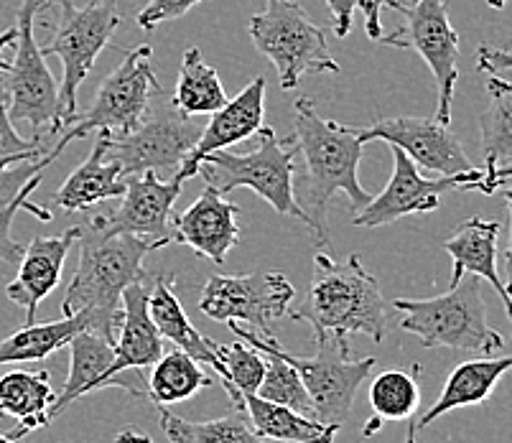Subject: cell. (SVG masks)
Segmentation results:
<instances>
[{"mask_svg":"<svg viewBox=\"0 0 512 443\" xmlns=\"http://www.w3.org/2000/svg\"><path fill=\"white\" fill-rule=\"evenodd\" d=\"M120 23H123V16H120L115 0H85V3L59 0L54 36L41 49V54L57 57L62 62L64 77L59 85V110H62L64 130L79 115V87L90 77L97 57L113 41Z\"/></svg>","mask_w":512,"mask_h":443,"instance_id":"6","label":"cell"},{"mask_svg":"<svg viewBox=\"0 0 512 443\" xmlns=\"http://www.w3.org/2000/svg\"><path fill=\"white\" fill-rule=\"evenodd\" d=\"M184 179H158V174L130 176L125 181L123 204L107 214H90L85 225L100 235H141L151 240H171L174 204L181 197Z\"/></svg>","mask_w":512,"mask_h":443,"instance_id":"15","label":"cell"},{"mask_svg":"<svg viewBox=\"0 0 512 443\" xmlns=\"http://www.w3.org/2000/svg\"><path fill=\"white\" fill-rule=\"evenodd\" d=\"M59 148L54 146L44 158L34 153H21V156H0V209H6L13 199L21 194V189L29 184L34 176H39L46 166L59 158Z\"/></svg>","mask_w":512,"mask_h":443,"instance_id":"35","label":"cell"},{"mask_svg":"<svg viewBox=\"0 0 512 443\" xmlns=\"http://www.w3.org/2000/svg\"><path fill=\"white\" fill-rule=\"evenodd\" d=\"M82 258L77 273L64 293V316L92 311L105 321L110 331H118L123 316V291L138 281H146L143 260L171 240H151L141 235H100L82 225Z\"/></svg>","mask_w":512,"mask_h":443,"instance_id":"3","label":"cell"},{"mask_svg":"<svg viewBox=\"0 0 512 443\" xmlns=\"http://www.w3.org/2000/svg\"><path fill=\"white\" fill-rule=\"evenodd\" d=\"M360 138L362 143L385 141L403 148L416 166L439 176L467 174L477 169L449 125L436 118H383L370 128H360Z\"/></svg>","mask_w":512,"mask_h":443,"instance_id":"16","label":"cell"},{"mask_svg":"<svg viewBox=\"0 0 512 443\" xmlns=\"http://www.w3.org/2000/svg\"><path fill=\"white\" fill-rule=\"evenodd\" d=\"M174 242L189 245L199 258L225 265L232 247L240 242L237 225V204L227 202L225 194L207 184L192 207L171 217Z\"/></svg>","mask_w":512,"mask_h":443,"instance_id":"18","label":"cell"},{"mask_svg":"<svg viewBox=\"0 0 512 443\" xmlns=\"http://www.w3.org/2000/svg\"><path fill=\"white\" fill-rule=\"evenodd\" d=\"M69 347V375L64 387L59 390V395L54 398V403L49 405V423L62 415L74 400H79L82 395L97 393V390H105L107 387V370L113 365L115 349L113 342L107 337H102L100 331L85 329L79 331L77 337L67 344Z\"/></svg>","mask_w":512,"mask_h":443,"instance_id":"26","label":"cell"},{"mask_svg":"<svg viewBox=\"0 0 512 443\" xmlns=\"http://www.w3.org/2000/svg\"><path fill=\"white\" fill-rule=\"evenodd\" d=\"M44 8V0H23L16 18V46H13V62L6 74L8 115L11 120H23L34 128L57 135L64 130L62 110H59V85L51 69L46 67V57L36 44L34 26L36 16Z\"/></svg>","mask_w":512,"mask_h":443,"instance_id":"9","label":"cell"},{"mask_svg":"<svg viewBox=\"0 0 512 443\" xmlns=\"http://www.w3.org/2000/svg\"><path fill=\"white\" fill-rule=\"evenodd\" d=\"M510 179L512 163H500V166H495V163H484V179L479 191H482V194H495V191L500 189L502 184H507Z\"/></svg>","mask_w":512,"mask_h":443,"instance_id":"42","label":"cell"},{"mask_svg":"<svg viewBox=\"0 0 512 443\" xmlns=\"http://www.w3.org/2000/svg\"><path fill=\"white\" fill-rule=\"evenodd\" d=\"M197 3L202 0H148L136 21L143 31H156L161 23L186 16Z\"/></svg>","mask_w":512,"mask_h":443,"instance_id":"37","label":"cell"},{"mask_svg":"<svg viewBox=\"0 0 512 443\" xmlns=\"http://www.w3.org/2000/svg\"><path fill=\"white\" fill-rule=\"evenodd\" d=\"M115 359L107 370V387H123L136 398H148L146 382L128 380L130 370H148L164 354V337L148 314V286L138 281L123 291V316L115 331Z\"/></svg>","mask_w":512,"mask_h":443,"instance_id":"17","label":"cell"},{"mask_svg":"<svg viewBox=\"0 0 512 443\" xmlns=\"http://www.w3.org/2000/svg\"><path fill=\"white\" fill-rule=\"evenodd\" d=\"M512 370V357H482L469 359L454 367L446 380L444 390H441L439 400H436L426 413L413 423L416 428H426L434 421H439L441 415L451 413L456 408H472V405H482L484 400H490L492 390L497 382Z\"/></svg>","mask_w":512,"mask_h":443,"instance_id":"27","label":"cell"},{"mask_svg":"<svg viewBox=\"0 0 512 443\" xmlns=\"http://www.w3.org/2000/svg\"><path fill=\"white\" fill-rule=\"evenodd\" d=\"M293 138L299 153H304V212L311 219V235L324 247L329 245L327 235V204L334 194H344L352 204V212L370 202V194L362 189L357 171L362 161L360 128H347L316 113L314 100L301 97L293 105Z\"/></svg>","mask_w":512,"mask_h":443,"instance_id":"1","label":"cell"},{"mask_svg":"<svg viewBox=\"0 0 512 443\" xmlns=\"http://www.w3.org/2000/svg\"><path fill=\"white\" fill-rule=\"evenodd\" d=\"M477 69L487 74L505 72L512 69V51L510 49H497V46H479L477 51Z\"/></svg>","mask_w":512,"mask_h":443,"instance_id":"40","label":"cell"},{"mask_svg":"<svg viewBox=\"0 0 512 443\" xmlns=\"http://www.w3.org/2000/svg\"><path fill=\"white\" fill-rule=\"evenodd\" d=\"M497 237H500V222L482 217H469L467 222L456 227L454 235L444 240V250L454 260L451 270V286L462 281L464 275L484 278L497 291L505 303V311L512 321V296L497 273Z\"/></svg>","mask_w":512,"mask_h":443,"instance_id":"22","label":"cell"},{"mask_svg":"<svg viewBox=\"0 0 512 443\" xmlns=\"http://www.w3.org/2000/svg\"><path fill=\"white\" fill-rule=\"evenodd\" d=\"M296 288L278 270L250 275H212L202 288L199 311L214 321L253 326L263 337H276V321L288 316Z\"/></svg>","mask_w":512,"mask_h":443,"instance_id":"12","label":"cell"},{"mask_svg":"<svg viewBox=\"0 0 512 443\" xmlns=\"http://www.w3.org/2000/svg\"><path fill=\"white\" fill-rule=\"evenodd\" d=\"M214 354L220 359V380L227 385L237 387L240 393H258L260 382L265 375V357L248 342L235 344H217L214 342Z\"/></svg>","mask_w":512,"mask_h":443,"instance_id":"34","label":"cell"},{"mask_svg":"<svg viewBox=\"0 0 512 443\" xmlns=\"http://www.w3.org/2000/svg\"><path fill=\"white\" fill-rule=\"evenodd\" d=\"M416 433H418V428L411 426V431H408V443H416Z\"/></svg>","mask_w":512,"mask_h":443,"instance_id":"47","label":"cell"},{"mask_svg":"<svg viewBox=\"0 0 512 443\" xmlns=\"http://www.w3.org/2000/svg\"><path fill=\"white\" fill-rule=\"evenodd\" d=\"M82 237V225L69 227L51 237H34L31 245L23 250L21 268L18 275L6 286V296L16 306L26 311V324H36V311L44 298L54 293V288L62 281L64 260L69 250Z\"/></svg>","mask_w":512,"mask_h":443,"instance_id":"20","label":"cell"},{"mask_svg":"<svg viewBox=\"0 0 512 443\" xmlns=\"http://www.w3.org/2000/svg\"><path fill=\"white\" fill-rule=\"evenodd\" d=\"M202 128L192 118L181 115L171 97L158 92L148 105L141 123L123 135L110 133L107 156L120 166L123 176L174 174L197 146Z\"/></svg>","mask_w":512,"mask_h":443,"instance_id":"8","label":"cell"},{"mask_svg":"<svg viewBox=\"0 0 512 443\" xmlns=\"http://www.w3.org/2000/svg\"><path fill=\"white\" fill-rule=\"evenodd\" d=\"M54 398L57 393L46 370H11L0 375V415L18 421V428L8 431V436L21 441L26 433L49 426L46 413Z\"/></svg>","mask_w":512,"mask_h":443,"instance_id":"28","label":"cell"},{"mask_svg":"<svg viewBox=\"0 0 512 443\" xmlns=\"http://www.w3.org/2000/svg\"><path fill=\"white\" fill-rule=\"evenodd\" d=\"M110 146V133L97 130V141L92 146L90 156L79 163L69 174V179L54 194V207L64 214L87 212L95 204L110 202L125 194V179L118 163L107 156Z\"/></svg>","mask_w":512,"mask_h":443,"instance_id":"21","label":"cell"},{"mask_svg":"<svg viewBox=\"0 0 512 443\" xmlns=\"http://www.w3.org/2000/svg\"><path fill=\"white\" fill-rule=\"evenodd\" d=\"M158 426L171 443H276L258 436L248 418L237 410L235 415L214 418V421H186L171 413L166 405L158 408Z\"/></svg>","mask_w":512,"mask_h":443,"instance_id":"32","label":"cell"},{"mask_svg":"<svg viewBox=\"0 0 512 443\" xmlns=\"http://www.w3.org/2000/svg\"><path fill=\"white\" fill-rule=\"evenodd\" d=\"M0 443H18L16 438H11L8 433H0Z\"/></svg>","mask_w":512,"mask_h":443,"instance_id":"48","label":"cell"},{"mask_svg":"<svg viewBox=\"0 0 512 443\" xmlns=\"http://www.w3.org/2000/svg\"><path fill=\"white\" fill-rule=\"evenodd\" d=\"M296 153H299V146H296L293 135L281 141L273 128L263 125L258 130V146L253 151L230 153L222 148V151L209 153L199 163V174L220 194H230L235 189H253L278 214L301 219L311 230L309 214L304 212L296 199V191H293Z\"/></svg>","mask_w":512,"mask_h":443,"instance_id":"5","label":"cell"},{"mask_svg":"<svg viewBox=\"0 0 512 443\" xmlns=\"http://www.w3.org/2000/svg\"><path fill=\"white\" fill-rule=\"evenodd\" d=\"M39 186H41V174L34 176L29 184L23 186L21 194H18V197L13 199L6 209H0V260H3V263H11V265L21 263V255H23V250H26V247L18 245V242L11 237L13 219H16V214L21 212V209H26V212H31L34 217H39L41 222H51L49 209H44V207H39V204L31 202V194H34Z\"/></svg>","mask_w":512,"mask_h":443,"instance_id":"36","label":"cell"},{"mask_svg":"<svg viewBox=\"0 0 512 443\" xmlns=\"http://www.w3.org/2000/svg\"><path fill=\"white\" fill-rule=\"evenodd\" d=\"M171 102L186 118L194 115H212L227 102V92L222 87V79L217 69L204 62L202 51L197 46H189L181 57L179 79Z\"/></svg>","mask_w":512,"mask_h":443,"instance_id":"29","label":"cell"},{"mask_svg":"<svg viewBox=\"0 0 512 443\" xmlns=\"http://www.w3.org/2000/svg\"><path fill=\"white\" fill-rule=\"evenodd\" d=\"M0 105H8V92H6V85H0Z\"/></svg>","mask_w":512,"mask_h":443,"instance_id":"46","label":"cell"},{"mask_svg":"<svg viewBox=\"0 0 512 443\" xmlns=\"http://www.w3.org/2000/svg\"><path fill=\"white\" fill-rule=\"evenodd\" d=\"M265 125V77H255L237 97L227 100L220 110H214L209 123L202 128L197 146L176 171L179 179H194L204 156L235 143L248 141Z\"/></svg>","mask_w":512,"mask_h":443,"instance_id":"19","label":"cell"},{"mask_svg":"<svg viewBox=\"0 0 512 443\" xmlns=\"http://www.w3.org/2000/svg\"><path fill=\"white\" fill-rule=\"evenodd\" d=\"M484 169H472L467 174L426 179L421 176L416 163L406 156V151L393 146V179L377 197H372L365 207H360L352 217V225L375 230L388 227L393 222L411 214H431L439 209L441 194L449 189H477L482 186Z\"/></svg>","mask_w":512,"mask_h":443,"instance_id":"14","label":"cell"},{"mask_svg":"<svg viewBox=\"0 0 512 443\" xmlns=\"http://www.w3.org/2000/svg\"><path fill=\"white\" fill-rule=\"evenodd\" d=\"M250 39L276 64L281 90H296L306 74L339 72L327 34L296 0H268V6L250 18Z\"/></svg>","mask_w":512,"mask_h":443,"instance_id":"7","label":"cell"},{"mask_svg":"<svg viewBox=\"0 0 512 443\" xmlns=\"http://www.w3.org/2000/svg\"><path fill=\"white\" fill-rule=\"evenodd\" d=\"M395 11L406 18V23L393 34H383L380 41L395 49H413L428 64L439 85L436 120L449 125L459 79V34L449 21V8L444 0H403Z\"/></svg>","mask_w":512,"mask_h":443,"instance_id":"13","label":"cell"},{"mask_svg":"<svg viewBox=\"0 0 512 443\" xmlns=\"http://www.w3.org/2000/svg\"><path fill=\"white\" fill-rule=\"evenodd\" d=\"M487 110L482 113V153L484 163L512 161V82L492 74L487 82Z\"/></svg>","mask_w":512,"mask_h":443,"instance_id":"33","label":"cell"},{"mask_svg":"<svg viewBox=\"0 0 512 443\" xmlns=\"http://www.w3.org/2000/svg\"><path fill=\"white\" fill-rule=\"evenodd\" d=\"M153 49L148 44L136 46L125 54L118 69L107 74L105 82L97 87L95 100L87 107L82 118L64 130L69 141L87 138L95 130H107L113 135H123L136 128L148 113L153 97L161 92L156 72L151 67Z\"/></svg>","mask_w":512,"mask_h":443,"instance_id":"11","label":"cell"},{"mask_svg":"<svg viewBox=\"0 0 512 443\" xmlns=\"http://www.w3.org/2000/svg\"><path fill=\"white\" fill-rule=\"evenodd\" d=\"M232 405L248 418L255 433L276 443H334L339 426H327L314 418L296 413L281 403L265 400L255 393H240L237 387L222 382Z\"/></svg>","mask_w":512,"mask_h":443,"instance_id":"23","label":"cell"},{"mask_svg":"<svg viewBox=\"0 0 512 443\" xmlns=\"http://www.w3.org/2000/svg\"><path fill=\"white\" fill-rule=\"evenodd\" d=\"M258 337L265 347H271L278 357L286 359L288 365L301 375L311 395V403H314V421L342 428L352 415L357 390L375 370V359H352L349 357V342L329 337L316 339V357L311 359L286 352L276 342V337H263V334H258Z\"/></svg>","mask_w":512,"mask_h":443,"instance_id":"10","label":"cell"},{"mask_svg":"<svg viewBox=\"0 0 512 443\" xmlns=\"http://www.w3.org/2000/svg\"><path fill=\"white\" fill-rule=\"evenodd\" d=\"M113 443H153V441L146 431H141V428H123V431L115 436Z\"/></svg>","mask_w":512,"mask_h":443,"instance_id":"45","label":"cell"},{"mask_svg":"<svg viewBox=\"0 0 512 443\" xmlns=\"http://www.w3.org/2000/svg\"><path fill=\"white\" fill-rule=\"evenodd\" d=\"M92 329L100 331L115 344V334L105 326V321L92 311H79V314L64 316L59 321H46V324H26L23 329L13 331L11 337L0 342V367L21 365V362H39L51 357L54 352L67 347L79 331Z\"/></svg>","mask_w":512,"mask_h":443,"instance_id":"25","label":"cell"},{"mask_svg":"<svg viewBox=\"0 0 512 443\" xmlns=\"http://www.w3.org/2000/svg\"><path fill=\"white\" fill-rule=\"evenodd\" d=\"M418 372L413 370H385L377 375L370 385V408L375 413L365 426V438L383 428L385 421H411L421 405V387H418Z\"/></svg>","mask_w":512,"mask_h":443,"instance_id":"31","label":"cell"},{"mask_svg":"<svg viewBox=\"0 0 512 443\" xmlns=\"http://www.w3.org/2000/svg\"><path fill=\"white\" fill-rule=\"evenodd\" d=\"M393 309L400 316V329L416 334L428 349L492 354L505 347L500 331L487 324V306L477 275L462 281L434 298H395Z\"/></svg>","mask_w":512,"mask_h":443,"instance_id":"4","label":"cell"},{"mask_svg":"<svg viewBox=\"0 0 512 443\" xmlns=\"http://www.w3.org/2000/svg\"><path fill=\"white\" fill-rule=\"evenodd\" d=\"M16 36H18L16 26H13V29H6L3 34H0V85H6V74H8V69H11L8 51H13V46H16Z\"/></svg>","mask_w":512,"mask_h":443,"instance_id":"43","label":"cell"},{"mask_svg":"<svg viewBox=\"0 0 512 443\" xmlns=\"http://www.w3.org/2000/svg\"><path fill=\"white\" fill-rule=\"evenodd\" d=\"M487 3H490L492 8H502L507 3V0H487Z\"/></svg>","mask_w":512,"mask_h":443,"instance_id":"49","label":"cell"},{"mask_svg":"<svg viewBox=\"0 0 512 443\" xmlns=\"http://www.w3.org/2000/svg\"><path fill=\"white\" fill-rule=\"evenodd\" d=\"M288 316L306 321L314 329V342L327 337L347 342L352 334H367L372 342L388 337V301L360 255L334 260L327 250H319L309 293Z\"/></svg>","mask_w":512,"mask_h":443,"instance_id":"2","label":"cell"},{"mask_svg":"<svg viewBox=\"0 0 512 443\" xmlns=\"http://www.w3.org/2000/svg\"><path fill=\"white\" fill-rule=\"evenodd\" d=\"M148 314L156 324L158 334L169 339L176 349L192 354L197 362H202L212 375L220 372V359L214 354L212 339L202 337L194 324L186 316L179 296H176V278L169 273H148Z\"/></svg>","mask_w":512,"mask_h":443,"instance_id":"24","label":"cell"},{"mask_svg":"<svg viewBox=\"0 0 512 443\" xmlns=\"http://www.w3.org/2000/svg\"><path fill=\"white\" fill-rule=\"evenodd\" d=\"M329 13H332V26L334 34L339 39L349 36L352 31V18H355V11L360 8V0H327Z\"/></svg>","mask_w":512,"mask_h":443,"instance_id":"41","label":"cell"},{"mask_svg":"<svg viewBox=\"0 0 512 443\" xmlns=\"http://www.w3.org/2000/svg\"><path fill=\"white\" fill-rule=\"evenodd\" d=\"M209 375L212 372L204 370L202 362H197L192 354L181 352V349L164 352L156 365H153L151 375H148V398H151L156 408L189 400L202 387L212 385V377Z\"/></svg>","mask_w":512,"mask_h":443,"instance_id":"30","label":"cell"},{"mask_svg":"<svg viewBox=\"0 0 512 443\" xmlns=\"http://www.w3.org/2000/svg\"><path fill=\"white\" fill-rule=\"evenodd\" d=\"M403 0H360V8L362 13H365V29H367V36H370L372 41H380L383 39V26H380V13H383V8H398Z\"/></svg>","mask_w":512,"mask_h":443,"instance_id":"39","label":"cell"},{"mask_svg":"<svg viewBox=\"0 0 512 443\" xmlns=\"http://www.w3.org/2000/svg\"><path fill=\"white\" fill-rule=\"evenodd\" d=\"M21 153H34L41 156L44 153V141L34 138L26 141L13 128V120L8 115V105H0V156H21Z\"/></svg>","mask_w":512,"mask_h":443,"instance_id":"38","label":"cell"},{"mask_svg":"<svg viewBox=\"0 0 512 443\" xmlns=\"http://www.w3.org/2000/svg\"><path fill=\"white\" fill-rule=\"evenodd\" d=\"M512 181V179H510ZM507 209H510V242H507V253H505V263H507V293L512 296V186L507 189Z\"/></svg>","mask_w":512,"mask_h":443,"instance_id":"44","label":"cell"}]
</instances>
